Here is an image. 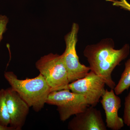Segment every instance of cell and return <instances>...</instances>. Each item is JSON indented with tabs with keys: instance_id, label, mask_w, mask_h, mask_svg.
Instances as JSON below:
<instances>
[{
	"instance_id": "1",
	"label": "cell",
	"mask_w": 130,
	"mask_h": 130,
	"mask_svg": "<svg viewBox=\"0 0 130 130\" xmlns=\"http://www.w3.org/2000/svg\"><path fill=\"white\" fill-rule=\"evenodd\" d=\"M114 48L113 41L107 38L97 44L88 45L83 52L90 71L102 78L106 85L112 89L116 84L112 79V72L121 61L128 57L130 48L128 44H125L120 49Z\"/></svg>"
},
{
	"instance_id": "2",
	"label": "cell",
	"mask_w": 130,
	"mask_h": 130,
	"mask_svg": "<svg viewBox=\"0 0 130 130\" xmlns=\"http://www.w3.org/2000/svg\"><path fill=\"white\" fill-rule=\"evenodd\" d=\"M5 79L13 89L35 111H40L44 106L51 89L41 73L32 78L19 79L13 72H5Z\"/></svg>"
},
{
	"instance_id": "3",
	"label": "cell",
	"mask_w": 130,
	"mask_h": 130,
	"mask_svg": "<svg viewBox=\"0 0 130 130\" xmlns=\"http://www.w3.org/2000/svg\"><path fill=\"white\" fill-rule=\"evenodd\" d=\"M36 66L51 92L68 89L70 83L62 55L53 53L44 55L37 61Z\"/></svg>"
},
{
	"instance_id": "4",
	"label": "cell",
	"mask_w": 130,
	"mask_h": 130,
	"mask_svg": "<svg viewBox=\"0 0 130 130\" xmlns=\"http://www.w3.org/2000/svg\"><path fill=\"white\" fill-rule=\"evenodd\" d=\"M46 103L57 106L60 119L63 121L84 111L90 106L84 96L68 89L50 92Z\"/></svg>"
},
{
	"instance_id": "5",
	"label": "cell",
	"mask_w": 130,
	"mask_h": 130,
	"mask_svg": "<svg viewBox=\"0 0 130 130\" xmlns=\"http://www.w3.org/2000/svg\"><path fill=\"white\" fill-rule=\"evenodd\" d=\"M79 29L77 24H73L71 31L65 36L66 49L61 55L70 83L84 77L90 71L89 67L80 63L77 55L76 45Z\"/></svg>"
},
{
	"instance_id": "6",
	"label": "cell",
	"mask_w": 130,
	"mask_h": 130,
	"mask_svg": "<svg viewBox=\"0 0 130 130\" xmlns=\"http://www.w3.org/2000/svg\"><path fill=\"white\" fill-rule=\"evenodd\" d=\"M105 85L102 78L90 71L84 77L69 84L68 89L84 96L90 106L95 107L105 91Z\"/></svg>"
},
{
	"instance_id": "7",
	"label": "cell",
	"mask_w": 130,
	"mask_h": 130,
	"mask_svg": "<svg viewBox=\"0 0 130 130\" xmlns=\"http://www.w3.org/2000/svg\"><path fill=\"white\" fill-rule=\"evenodd\" d=\"M5 93L10 117L9 126L14 130H21L25 123L30 107L11 87L5 89Z\"/></svg>"
},
{
	"instance_id": "8",
	"label": "cell",
	"mask_w": 130,
	"mask_h": 130,
	"mask_svg": "<svg viewBox=\"0 0 130 130\" xmlns=\"http://www.w3.org/2000/svg\"><path fill=\"white\" fill-rule=\"evenodd\" d=\"M68 128L71 130H107L100 110L92 106L76 115L69 121Z\"/></svg>"
},
{
	"instance_id": "9",
	"label": "cell",
	"mask_w": 130,
	"mask_h": 130,
	"mask_svg": "<svg viewBox=\"0 0 130 130\" xmlns=\"http://www.w3.org/2000/svg\"><path fill=\"white\" fill-rule=\"evenodd\" d=\"M101 104L106 114V126L112 130H119L124 127L123 120L118 115L121 107L120 98L116 95L113 89L105 90L102 96Z\"/></svg>"
},
{
	"instance_id": "10",
	"label": "cell",
	"mask_w": 130,
	"mask_h": 130,
	"mask_svg": "<svg viewBox=\"0 0 130 130\" xmlns=\"http://www.w3.org/2000/svg\"><path fill=\"white\" fill-rule=\"evenodd\" d=\"M130 87V59H128L125 64V69L121 74L118 83L114 89L117 95L121 94L125 90Z\"/></svg>"
},
{
	"instance_id": "11",
	"label": "cell",
	"mask_w": 130,
	"mask_h": 130,
	"mask_svg": "<svg viewBox=\"0 0 130 130\" xmlns=\"http://www.w3.org/2000/svg\"><path fill=\"white\" fill-rule=\"evenodd\" d=\"M10 123V117L6 102L5 89H1L0 90V125L4 126H8Z\"/></svg>"
},
{
	"instance_id": "12",
	"label": "cell",
	"mask_w": 130,
	"mask_h": 130,
	"mask_svg": "<svg viewBox=\"0 0 130 130\" xmlns=\"http://www.w3.org/2000/svg\"><path fill=\"white\" fill-rule=\"evenodd\" d=\"M123 121L128 126H130V91L125 99Z\"/></svg>"
},
{
	"instance_id": "13",
	"label": "cell",
	"mask_w": 130,
	"mask_h": 130,
	"mask_svg": "<svg viewBox=\"0 0 130 130\" xmlns=\"http://www.w3.org/2000/svg\"><path fill=\"white\" fill-rule=\"evenodd\" d=\"M112 3L113 6L118 7L121 9L130 11V4L126 0H105Z\"/></svg>"
},
{
	"instance_id": "14",
	"label": "cell",
	"mask_w": 130,
	"mask_h": 130,
	"mask_svg": "<svg viewBox=\"0 0 130 130\" xmlns=\"http://www.w3.org/2000/svg\"><path fill=\"white\" fill-rule=\"evenodd\" d=\"M8 19L6 16L0 15V42L3 38V35L6 30Z\"/></svg>"
},
{
	"instance_id": "15",
	"label": "cell",
	"mask_w": 130,
	"mask_h": 130,
	"mask_svg": "<svg viewBox=\"0 0 130 130\" xmlns=\"http://www.w3.org/2000/svg\"><path fill=\"white\" fill-rule=\"evenodd\" d=\"M0 130H14L11 126H4L0 125Z\"/></svg>"
}]
</instances>
